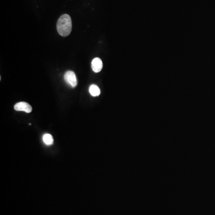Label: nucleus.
<instances>
[{"label":"nucleus","instance_id":"1","mask_svg":"<svg viewBox=\"0 0 215 215\" xmlns=\"http://www.w3.org/2000/svg\"><path fill=\"white\" fill-rule=\"evenodd\" d=\"M72 24L70 16L68 14L62 15L57 22V30L62 37L68 36L72 31Z\"/></svg>","mask_w":215,"mask_h":215},{"label":"nucleus","instance_id":"2","mask_svg":"<svg viewBox=\"0 0 215 215\" xmlns=\"http://www.w3.org/2000/svg\"><path fill=\"white\" fill-rule=\"evenodd\" d=\"M64 80L65 82L72 88H75L77 85L78 81L76 75L72 71H68L64 75Z\"/></svg>","mask_w":215,"mask_h":215},{"label":"nucleus","instance_id":"3","mask_svg":"<svg viewBox=\"0 0 215 215\" xmlns=\"http://www.w3.org/2000/svg\"><path fill=\"white\" fill-rule=\"evenodd\" d=\"M14 108L17 111H24L27 113H30L32 111V106L29 103L25 102L17 103L14 105Z\"/></svg>","mask_w":215,"mask_h":215},{"label":"nucleus","instance_id":"4","mask_svg":"<svg viewBox=\"0 0 215 215\" xmlns=\"http://www.w3.org/2000/svg\"><path fill=\"white\" fill-rule=\"evenodd\" d=\"M103 68V63L102 60L99 57L95 58L92 62V70L96 72H99L101 71Z\"/></svg>","mask_w":215,"mask_h":215},{"label":"nucleus","instance_id":"5","mask_svg":"<svg viewBox=\"0 0 215 215\" xmlns=\"http://www.w3.org/2000/svg\"><path fill=\"white\" fill-rule=\"evenodd\" d=\"M89 92L92 96H98L100 94V89L98 87V86L95 84H92L89 87Z\"/></svg>","mask_w":215,"mask_h":215},{"label":"nucleus","instance_id":"6","mask_svg":"<svg viewBox=\"0 0 215 215\" xmlns=\"http://www.w3.org/2000/svg\"><path fill=\"white\" fill-rule=\"evenodd\" d=\"M42 140L47 145H52L53 143L54 140L53 136L50 134H45L42 137Z\"/></svg>","mask_w":215,"mask_h":215}]
</instances>
